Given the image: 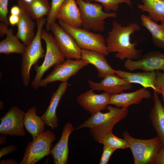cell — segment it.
Segmentation results:
<instances>
[{"instance_id": "obj_5", "label": "cell", "mask_w": 164, "mask_h": 164, "mask_svg": "<svg viewBox=\"0 0 164 164\" xmlns=\"http://www.w3.org/2000/svg\"><path fill=\"white\" fill-rule=\"evenodd\" d=\"M80 9L82 26L87 30L101 32L105 30V20L109 18H115L116 12H107L101 4L76 0Z\"/></svg>"}, {"instance_id": "obj_33", "label": "cell", "mask_w": 164, "mask_h": 164, "mask_svg": "<svg viewBox=\"0 0 164 164\" xmlns=\"http://www.w3.org/2000/svg\"><path fill=\"white\" fill-rule=\"evenodd\" d=\"M157 80L159 85V94H161L163 98L164 107V72H162L160 70L156 71Z\"/></svg>"}, {"instance_id": "obj_30", "label": "cell", "mask_w": 164, "mask_h": 164, "mask_svg": "<svg viewBox=\"0 0 164 164\" xmlns=\"http://www.w3.org/2000/svg\"><path fill=\"white\" fill-rule=\"evenodd\" d=\"M64 0H52L50 11L47 15L46 30H50L51 25L56 22L58 12Z\"/></svg>"}, {"instance_id": "obj_21", "label": "cell", "mask_w": 164, "mask_h": 164, "mask_svg": "<svg viewBox=\"0 0 164 164\" xmlns=\"http://www.w3.org/2000/svg\"><path fill=\"white\" fill-rule=\"evenodd\" d=\"M18 5L34 20L47 15L50 10L48 0H17Z\"/></svg>"}, {"instance_id": "obj_37", "label": "cell", "mask_w": 164, "mask_h": 164, "mask_svg": "<svg viewBox=\"0 0 164 164\" xmlns=\"http://www.w3.org/2000/svg\"><path fill=\"white\" fill-rule=\"evenodd\" d=\"M9 29L8 26L3 23L0 22V36L1 37L6 35Z\"/></svg>"}, {"instance_id": "obj_3", "label": "cell", "mask_w": 164, "mask_h": 164, "mask_svg": "<svg viewBox=\"0 0 164 164\" xmlns=\"http://www.w3.org/2000/svg\"><path fill=\"white\" fill-rule=\"evenodd\" d=\"M123 136L128 143L135 164H154L155 158L164 145L159 137L149 139H137L126 131L124 132Z\"/></svg>"}, {"instance_id": "obj_8", "label": "cell", "mask_w": 164, "mask_h": 164, "mask_svg": "<svg viewBox=\"0 0 164 164\" xmlns=\"http://www.w3.org/2000/svg\"><path fill=\"white\" fill-rule=\"evenodd\" d=\"M56 135L46 130L27 145L23 159L19 164H34L50 153L52 143Z\"/></svg>"}, {"instance_id": "obj_22", "label": "cell", "mask_w": 164, "mask_h": 164, "mask_svg": "<svg viewBox=\"0 0 164 164\" xmlns=\"http://www.w3.org/2000/svg\"><path fill=\"white\" fill-rule=\"evenodd\" d=\"M21 9V13L19 15V20L17 25V31L15 35L26 46L31 42L35 36V23L25 11Z\"/></svg>"}, {"instance_id": "obj_14", "label": "cell", "mask_w": 164, "mask_h": 164, "mask_svg": "<svg viewBox=\"0 0 164 164\" xmlns=\"http://www.w3.org/2000/svg\"><path fill=\"white\" fill-rule=\"evenodd\" d=\"M87 82L91 89L103 91L110 95L119 94L124 91L130 90L133 87L132 84L119 77L115 74L106 76L99 83L89 80Z\"/></svg>"}, {"instance_id": "obj_15", "label": "cell", "mask_w": 164, "mask_h": 164, "mask_svg": "<svg viewBox=\"0 0 164 164\" xmlns=\"http://www.w3.org/2000/svg\"><path fill=\"white\" fill-rule=\"evenodd\" d=\"M114 72L117 76L131 83L138 84L147 88H152L154 91L159 94L156 71L135 73L114 70Z\"/></svg>"}, {"instance_id": "obj_38", "label": "cell", "mask_w": 164, "mask_h": 164, "mask_svg": "<svg viewBox=\"0 0 164 164\" xmlns=\"http://www.w3.org/2000/svg\"><path fill=\"white\" fill-rule=\"evenodd\" d=\"M21 12V9L19 5L13 6L11 9L10 14L19 16Z\"/></svg>"}, {"instance_id": "obj_20", "label": "cell", "mask_w": 164, "mask_h": 164, "mask_svg": "<svg viewBox=\"0 0 164 164\" xmlns=\"http://www.w3.org/2000/svg\"><path fill=\"white\" fill-rule=\"evenodd\" d=\"M76 0H64L56 16V19L63 21L77 28H81L80 14Z\"/></svg>"}, {"instance_id": "obj_36", "label": "cell", "mask_w": 164, "mask_h": 164, "mask_svg": "<svg viewBox=\"0 0 164 164\" xmlns=\"http://www.w3.org/2000/svg\"><path fill=\"white\" fill-rule=\"evenodd\" d=\"M8 20L12 26L17 25L19 20V16L18 15L10 14L8 17Z\"/></svg>"}, {"instance_id": "obj_13", "label": "cell", "mask_w": 164, "mask_h": 164, "mask_svg": "<svg viewBox=\"0 0 164 164\" xmlns=\"http://www.w3.org/2000/svg\"><path fill=\"white\" fill-rule=\"evenodd\" d=\"M91 89L79 95L77 102L91 115L107 109L111 95L103 92L96 94Z\"/></svg>"}, {"instance_id": "obj_26", "label": "cell", "mask_w": 164, "mask_h": 164, "mask_svg": "<svg viewBox=\"0 0 164 164\" xmlns=\"http://www.w3.org/2000/svg\"><path fill=\"white\" fill-rule=\"evenodd\" d=\"M142 4L137 8L143 12L148 13V16L156 23L164 21V0H142Z\"/></svg>"}, {"instance_id": "obj_9", "label": "cell", "mask_w": 164, "mask_h": 164, "mask_svg": "<svg viewBox=\"0 0 164 164\" xmlns=\"http://www.w3.org/2000/svg\"><path fill=\"white\" fill-rule=\"evenodd\" d=\"M88 64L82 59H67L63 63L54 65L53 71L45 78L41 79L39 87H46L48 84L56 81H67L71 77Z\"/></svg>"}, {"instance_id": "obj_23", "label": "cell", "mask_w": 164, "mask_h": 164, "mask_svg": "<svg viewBox=\"0 0 164 164\" xmlns=\"http://www.w3.org/2000/svg\"><path fill=\"white\" fill-rule=\"evenodd\" d=\"M154 91V106L149 114V118L157 135L164 144V107L158 97Z\"/></svg>"}, {"instance_id": "obj_2", "label": "cell", "mask_w": 164, "mask_h": 164, "mask_svg": "<svg viewBox=\"0 0 164 164\" xmlns=\"http://www.w3.org/2000/svg\"><path fill=\"white\" fill-rule=\"evenodd\" d=\"M107 109L108 111L106 113L100 112L91 115L74 130L88 128L93 138L98 142L104 136L112 132L114 125L125 118L128 113V108L108 105Z\"/></svg>"}, {"instance_id": "obj_39", "label": "cell", "mask_w": 164, "mask_h": 164, "mask_svg": "<svg viewBox=\"0 0 164 164\" xmlns=\"http://www.w3.org/2000/svg\"><path fill=\"white\" fill-rule=\"evenodd\" d=\"M0 164H17V161L14 159L10 158L7 159H3L0 162Z\"/></svg>"}, {"instance_id": "obj_29", "label": "cell", "mask_w": 164, "mask_h": 164, "mask_svg": "<svg viewBox=\"0 0 164 164\" xmlns=\"http://www.w3.org/2000/svg\"><path fill=\"white\" fill-rule=\"evenodd\" d=\"M86 2L94 1L99 2L102 5L103 10L106 12H110L117 11L120 4L125 3L132 7V3L131 0H84Z\"/></svg>"}, {"instance_id": "obj_27", "label": "cell", "mask_w": 164, "mask_h": 164, "mask_svg": "<svg viewBox=\"0 0 164 164\" xmlns=\"http://www.w3.org/2000/svg\"><path fill=\"white\" fill-rule=\"evenodd\" d=\"M13 33V30L9 29L6 38L0 42V53L9 55L12 53L22 54L24 53L26 46Z\"/></svg>"}, {"instance_id": "obj_17", "label": "cell", "mask_w": 164, "mask_h": 164, "mask_svg": "<svg viewBox=\"0 0 164 164\" xmlns=\"http://www.w3.org/2000/svg\"><path fill=\"white\" fill-rule=\"evenodd\" d=\"M68 85L67 81L62 82L56 90L52 94L49 104L43 114L41 116L45 124L54 129L58 126V118L56 110L60 101L65 94Z\"/></svg>"}, {"instance_id": "obj_10", "label": "cell", "mask_w": 164, "mask_h": 164, "mask_svg": "<svg viewBox=\"0 0 164 164\" xmlns=\"http://www.w3.org/2000/svg\"><path fill=\"white\" fill-rule=\"evenodd\" d=\"M61 53L67 59L81 58V49L75 39L58 23L55 22L50 28Z\"/></svg>"}, {"instance_id": "obj_6", "label": "cell", "mask_w": 164, "mask_h": 164, "mask_svg": "<svg viewBox=\"0 0 164 164\" xmlns=\"http://www.w3.org/2000/svg\"><path fill=\"white\" fill-rule=\"evenodd\" d=\"M41 37L46 43V50L42 64L39 66L37 63L33 65L36 73L31 84L35 90L39 89L40 81L44 73L53 66L63 62L65 58L60 51L52 33L43 29Z\"/></svg>"}, {"instance_id": "obj_25", "label": "cell", "mask_w": 164, "mask_h": 164, "mask_svg": "<svg viewBox=\"0 0 164 164\" xmlns=\"http://www.w3.org/2000/svg\"><path fill=\"white\" fill-rule=\"evenodd\" d=\"M142 24L149 32L152 41L155 47L164 50V21L160 24L155 22L148 16L141 15Z\"/></svg>"}, {"instance_id": "obj_12", "label": "cell", "mask_w": 164, "mask_h": 164, "mask_svg": "<svg viewBox=\"0 0 164 164\" xmlns=\"http://www.w3.org/2000/svg\"><path fill=\"white\" fill-rule=\"evenodd\" d=\"M124 66L131 71L140 70L147 72L160 70L164 72V53L156 50L149 51L138 60L127 59Z\"/></svg>"}, {"instance_id": "obj_4", "label": "cell", "mask_w": 164, "mask_h": 164, "mask_svg": "<svg viewBox=\"0 0 164 164\" xmlns=\"http://www.w3.org/2000/svg\"><path fill=\"white\" fill-rule=\"evenodd\" d=\"M46 22V19L44 17L36 20L37 30L35 36L31 42L26 46L24 52L22 54L21 76L23 84L25 87L28 86L29 83L31 67L45 55V51L41 43V33Z\"/></svg>"}, {"instance_id": "obj_16", "label": "cell", "mask_w": 164, "mask_h": 164, "mask_svg": "<svg viewBox=\"0 0 164 164\" xmlns=\"http://www.w3.org/2000/svg\"><path fill=\"white\" fill-rule=\"evenodd\" d=\"M152 96L150 91L142 87L129 93L111 95L109 104L118 108H128L132 104H138L144 99H149Z\"/></svg>"}, {"instance_id": "obj_28", "label": "cell", "mask_w": 164, "mask_h": 164, "mask_svg": "<svg viewBox=\"0 0 164 164\" xmlns=\"http://www.w3.org/2000/svg\"><path fill=\"white\" fill-rule=\"evenodd\" d=\"M98 143L107 145L116 150L129 148L128 143L125 139L118 137L112 132L104 136L99 141Z\"/></svg>"}, {"instance_id": "obj_34", "label": "cell", "mask_w": 164, "mask_h": 164, "mask_svg": "<svg viewBox=\"0 0 164 164\" xmlns=\"http://www.w3.org/2000/svg\"><path fill=\"white\" fill-rule=\"evenodd\" d=\"M17 148L15 145H11L3 147L0 149V159L4 156L15 151Z\"/></svg>"}, {"instance_id": "obj_35", "label": "cell", "mask_w": 164, "mask_h": 164, "mask_svg": "<svg viewBox=\"0 0 164 164\" xmlns=\"http://www.w3.org/2000/svg\"><path fill=\"white\" fill-rule=\"evenodd\" d=\"M154 164H164V145L156 156Z\"/></svg>"}, {"instance_id": "obj_11", "label": "cell", "mask_w": 164, "mask_h": 164, "mask_svg": "<svg viewBox=\"0 0 164 164\" xmlns=\"http://www.w3.org/2000/svg\"><path fill=\"white\" fill-rule=\"evenodd\" d=\"M25 114L18 107L12 106L0 118V134L11 136H24L26 134L24 129Z\"/></svg>"}, {"instance_id": "obj_40", "label": "cell", "mask_w": 164, "mask_h": 164, "mask_svg": "<svg viewBox=\"0 0 164 164\" xmlns=\"http://www.w3.org/2000/svg\"><path fill=\"white\" fill-rule=\"evenodd\" d=\"M6 135L5 134H1L0 137V145H2L7 143Z\"/></svg>"}, {"instance_id": "obj_7", "label": "cell", "mask_w": 164, "mask_h": 164, "mask_svg": "<svg viewBox=\"0 0 164 164\" xmlns=\"http://www.w3.org/2000/svg\"><path fill=\"white\" fill-rule=\"evenodd\" d=\"M58 23L73 37L81 49L96 51L105 56L108 55L106 39L101 34L73 27L60 20Z\"/></svg>"}, {"instance_id": "obj_1", "label": "cell", "mask_w": 164, "mask_h": 164, "mask_svg": "<svg viewBox=\"0 0 164 164\" xmlns=\"http://www.w3.org/2000/svg\"><path fill=\"white\" fill-rule=\"evenodd\" d=\"M112 26L106 39L108 53H115V57L121 60L127 59L133 60H139L142 55L143 50L137 49L136 46L138 42H132L130 37L140 29L139 25L132 22L124 26L114 21Z\"/></svg>"}, {"instance_id": "obj_24", "label": "cell", "mask_w": 164, "mask_h": 164, "mask_svg": "<svg viewBox=\"0 0 164 164\" xmlns=\"http://www.w3.org/2000/svg\"><path fill=\"white\" fill-rule=\"evenodd\" d=\"M45 125L41 117L36 114V106L30 108L25 113L24 126L27 131L32 136V140L45 131Z\"/></svg>"}, {"instance_id": "obj_32", "label": "cell", "mask_w": 164, "mask_h": 164, "mask_svg": "<svg viewBox=\"0 0 164 164\" xmlns=\"http://www.w3.org/2000/svg\"><path fill=\"white\" fill-rule=\"evenodd\" d=\"M103 152L101 155L99 164H108L109 159L115 149L107 145H103Z\"/></svg>"}, {"instance_id": "obj_19", "label": "cell", "mask_w": 164, "mask_h": 164, "mask_svg": "<svg viewBox=\"0 0 164 164\" xmlns=\"http://www.w3.org/2000/svg\"><path fill=\"white\" fill-rule=\"evenodd\" d=\"M105 55L99 52L81 49V58L88 64L93 65L97 71L98 76L103 78L106 76L115 74L113 69L108 63Z\"/></svg>"}, {"instance_id": "obj_31", "label": "cell", "mask_w": 164, "mask_h": 164, "mask_svg": "<svg viewBox=\"0 0 164 164\" xmlns=\"http://www.w3.org/2000/svg\"><path fill=\"white\" fill-rule=\"evenodd\" d=\"M9 0H0V21L8 26L10 24L8 17Z\"/></svg>"}, {"instance_id": "obj_18", "label": "cell", "mask_w": 164, "mask_h": 164, "mask_svg": "<svg viewBox=\"0 0 164 164\" xmlns=\"http://www.w3.org/2000/svg\"><path fill=\"white\" fill-rule=\"evenodd\" d=\"M74 130L73 127L70 123L67 122L64 125L60 139L50 152L55 164H67L69 153L68 139Z\"/></svg>"}, {"instance_id": "obj_41", "label": "cell", "mask_w": 164, "mask_h": 164, "mask_svg": "<svg viewBox=\"0 0 164 164\" xmlns=\"http://www.w3.org/2000/svg\"><path fill=\"white\" fill-rule=\"evenodd\" d=\"M0 104V109L2 110L4 107L3 103L2 101H1Z\"/></svg>"}]
</instances>
